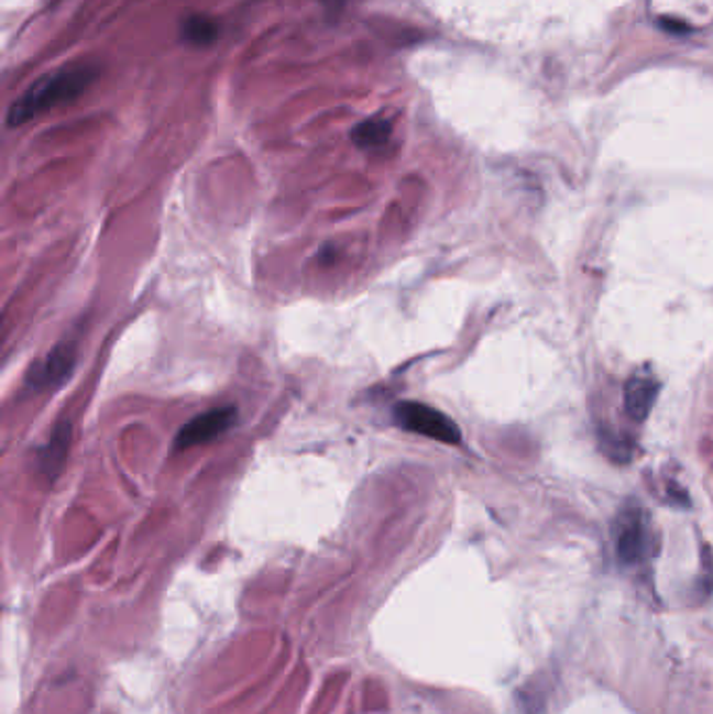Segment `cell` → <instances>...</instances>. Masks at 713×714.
I'll return each mask as SVG.
<instances>
[{
  "label": "cell",
  "mask_w": 713,
  "mask_h": 714,
  "mask_svg": "<svg viewBox=\"0 0 713 714\" xmlns=\"http://www.w3.org/2000/svg\"><path fill=\"white\" fill-rule=\"evenodd\" d=\"M659 25H661L666 32H671V34H689V32H691V28H689L687 23H682V21L661 20L659 21Z\"/></svg>",
  "instance_id": "cell-11"
},
{
  "label": "cell",
  "mask_w": 713,
  "mask_h": 714,
  "mask_svg": "<svg viewBox=\"0 0 713 714\" xmlns=\"http://www.w3.org/2000/svg\"><path fill=\"white\" fill-rule=\"evenodd\" d=\"M603 446L607 451L608 460L613 462H628L629 460V446L624 439H617L613 435H608L603 439Z\"/></svg>",
  "instance_id": "cell-10"
},
{
  "label": "cell",
  "mask_w": 713,
  "mask_h": 714,
  "mask_svg": "<svg viewBox=\"0 0 713 714\" xmlns=\"http://www.w3.org/2000/svg\"><path fill=\"white\" fill-rule=\"evenodd\" d=\"M392 136V123L383 118H373L360 123L352 132V139L362 149H377L390 141Z\"/></svg>",
  "instance_id": "cell-7"
},
{
  "label": "cell",
  "mask_w": 713,
  "mask_h": 714,
  "mask_svg": "<svg viewBox=\"0 0 713 714\" xmlns=\"http://www.w3.org/2000/svg\"><path fill=\"white\" fill-rule=\"evenodd\" d=\"M67 446H69V422H62L57 429L53 430L46 448L41 451L44 469H55V464L64 460Z\"/></svg>",
  "instance_id": "cell-9"
},
{
  "label": "cell",
  "mask_w": 713,
  "mask_h": 714,
  "mask_svg": "<svg viewBox=\"0 0 713 714\" xmlns=\"http://www.w3.org/2000/svg\"><path fill=\"white\" fill-rule=\"evenodd\" d=\"M234 420H237L234 406L210 409V411L193 418L180 429V432L176 435V448L190 449L201 446V443H208L211 439H216L231 429Z\"/></svg>",
  "instance_id": "cell-4"
},
{
  "label": "cell",
  "mask_w": 713,
  "mask_h": 714,
  "mask_svg": "<svg viewBox=\"0 0 713 714\" xmlns=\"http://www.w3.org/2000/svg\"><path fill=\"white\" fill-rule=\"evenodd\" d=\"M88 83L90 74L86 69H64L51 74L48 78L34 84L20 101L13 102L9 109V125H22L62 102L76 99Z\"/></svg>",
  "instance_id": "cell-1"
},
{
  "label": "cell",
  "mask_w": 713,
  "mask_h": 714,
  "mask_svg": "<svg viewBox=\"0 0 713 714\" xmlns=\"http://www.w3.org/2000/svg\"><path fill=\"white\" fill-rule=\"evenodd\" d=\"M394 425L402 430L436 439L448 446H459L462 432L457 422L440 409L431 408L419 402H402L392 411Z\"/></svg>",
  "instance_id": "cell-2"
},
{
  "label": "cell",
  "mask_w": 713,
  "mask_h": 714,
  "mask_svg": "<svg viewBox=\"0 0 713 714\" xmlns=\"http://www.w3.org/2000/svg\"><path fill=\"white\" fill-rule=\"evenodd\" d=\"M327 2H331V4H339V2H343V0H327Z\"/></svg>",
  "instance_id": "cell-12"
},
{
  "label": "cell",
  "mask_w": 713,
  "mask_h": 714,
  "mask_svg": "<svg viewBox=\"0 0 713 714\" xmlns=\"http://www.w3.org/2000/svg\"><path fill=\"white\" fill-rule=\"evenodd\" d=\"M615 548L624 564H636L647 550L645 514L638 504H626L615 520Z\"/></svg>",
  "instance_id": "cell-3"
},
{
  "label": "cell",
  "mask_w": 713,
  "mask_h": 714,
  "mask_svg": "<svg viewBox=\"0 0 713 714\" xmlns=\"http://www.w3.org/2000/svg\"><path fill=\"white\" fill-rule=\"evenodd\" d=\"M74 362H76V351L72 345H59L53 349L48 358L28 374V387L44 391L64 383L74 367Z\"/></svg>",
  "instance_id": "cell-5"
},
{
  "label": "cell",
  "mask_w": 713,
  "mask_h": 714,
  "mask_svg": "<svg viewBox=\"0 0 713 714\" xmlns=\"http://www.w3.org/2000/svg\"><path fill=\"white\" fill-rule=\"evenodd\" d=\"M657 395H659V381L652 374L647 372L634 374L624 391L626 414L634 422H645L657 402Z\"/></svg>",
  "instance_id": "cell-6"
},
{
  "label": "cell",
  "mask_w": 713,
  "mask_h": 714,
  "mask_svg": "<svg viewBox=\"0 0 713 714\" xmlns=\"http://www.w3.org/2000/svg\"><path fill=\"white\" fill-rule=\"evenodd\" d=\"M183 36L197 46H208L218 39V25L210 18L193 15L183 23Z\"/></svg>",
  "instance_id": "cell-8"
}]
</instances>
